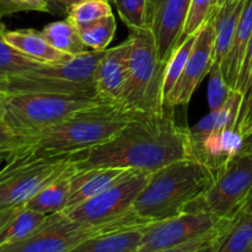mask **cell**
Wrapping results in <instances>:
<instances>
[{"label":"cell","mask_w":252,"mask_h":252,"mask_svg":"<svg viewBox=\"0 0 252 252\" xmlns=\"http://www.w3.org/2000/svg\"><path fill=\"white\" fill-rule=\"evenodd\" d=\"M235 128L239 133L243 134V137L252 128V73L243 91V100H241Z\"/></svg>","instance_id":"obj_33"},{"label":"cell","mask_w":252,"mask_h":252,"mask_svg":"<svg viewBox=\"0 0 252 252\" xmlns=\"http://www.w3.org/2000/svg\"><path fill=\"white\" fill-rule=\"evenodd\" d=\"M21 11H39L51 14L44 0H0V19Z\"/></svg>","instance_id":"obj_32"},{"label":"cell","mask_w":252,"mask_h":252,"mask_svg":"<svg viewBox=\"0 0 252 252\" xmlns=\"http://www.w3.org/2000/svg\"><path fill=\"white\" fill-rule=\"evenodd\" d=\"M116 19L110 15L93 24L78 27L81 39L90 51H106L116 33Z\"/></svg>","instance_id":"obj_27"},{"label":"cell","mask_w":252,"mask_h":252,"mask_svg":"<svg viewBox=\"0 0 252 252\" xmlns=\"http://www.w3.org/2000/svg\"><path fill=\"white\" fill-rule=\"evenodd\" d=\"M191 0H148L147 29L153 32L159 59L166 65L184 29Z\"/></svg>","instance_id":"obj_13"},{"label":"cell","mask_w":252,"mask_h":252,"mask_svg":"<svg viewBox=\"0 0 252 252\" xmlns=\"http://www.w3.org/2000/svg\"><path fill=\"white\" fill-rule=\"evenodd\" d=\"M150 224L134 212L103 224H86L59 213L49 214L32 235L19 243L1 246L0 252H69L88 239Z\"/></svg>","instance_id":"obj_7"},{"label":"cell","mask_w":252,"mask_h":252,"mask_svg":"<svg viewBox=\"0 0 252 252\" xmlns=\"http://www.w3.org/2000/svg\"><path fill=\"white\" fill-rule=\"evenodd\" d=\"M117 7L121 20L129 30L147 29L148 0H111Z\"/></svg>","instance_id":"obj_30"},{"label":"cell","mask_w":252,"mask_h":252,"mask_svg":"<svg viewBox=\"0 0 252 252\" xmlns=\"http://www.w3.org/2000/svg\"><path fill=\"white\" fill-rule=\"evenodd\" d=\"M252 36V0H245L235 34H234L233 43L228 56L221 63V71L225 78L226 83L231 89H235L238 80L239 70H240L241 62L245 54L246 47Z\"/></svg>","instance_id":"obj_19"},{"label":"cell","mask_w":252,"mask_h":252,"mask_svg":"<svg viewBox=\"0 0 252 252\" xmlns=\"http://www.w3.org/2000/svg\"><path fill=\"white\" fill-rule=\"evenodd\" d=\"M42 33L54 48L70 57L90 51L81 39L78 27L68 19L46 25Z\"/></svg>","instance_id":"obj_22"},{"label":"cell","mask_w":252,"mask_h":252,"mask_svg":"<svg viewBox=\"0 0 252 252\" xmlns=\"http://www.w3.org/2000/svg\"><path fill=\"white\" fill-rule=\"evenodd\" d=\"M5 81H6V79H5L4 76H1V75H0V90H1V89H2V86H4Z\"/></svg>","instance_id":"obj_45"},{"label":"cell","mask_w":252,"mask_h":252,"mask_svg":"<svg viewBox=\"0 0 252 252\" xmlns=\"http://www.w3.org/2000/svg\"><path fill=\"white\" fill-rule=\"evenodd\" d=\"M71 157L36 159L20 148L12 150L0 170V208L25 206L73 165Z\"/></svg>","instance_id":"obj_8"},{"label":"cell","mask_w":252,"mask_h":252,"mask_svg":"<svg viewBox=\"0 0 252 252\" xmlns=\"http://www.w3.org/2000/svg\"><path fill=\"white\" fill-rule=\"evenodd\" d=\"M134 252H139V251H138V250H137V251H134Z\"/></svg>","instance_id":"obj_47"},{"label":"cell","mask_w":252,"mask_h":252,"mask_svg":"<svg viewBox=\"0 0 252 252\" xmlns=\"http://www.w3.org/2000/svg\"><path fill=\"white\" fill-rule=\"evenodd\" d=\"M241 153H248L252 154V128L244 135L243 138V147H241Z\"/></svg>","instance_id":"obj_38"},{"label":"cell","mask_w":252,"mask_h":252,"mask_svg":"<svg viewBox=\"0 0 252 252\" xmlns=\"http://www.w3.org/2000/svg\"><path fill=\"white\" fill-rule=\"evenodd\" d=\"M152 172L134 170L98 196L64 211L73 220L86 224H103L122 218L133 211V204L148 184Z\"/></svg>","instance_id":"obj_10"},{"label":"cell","mask_w":252,"mask_h":252,"mask_svg":"<svg viewBox=\"0 0 252 252\" xmlns=\"http://www.w3.org/2000/svg\"><path fill=\"white\" fill-rule=\"evenodd\" d=\"M112 15L110 0H81L66 10V19L76 27L93 24Z\"/></svg>","instance_id":"obj_29"},{"label":"cell","mask_w":252,"mask_h":252,"mask_svg":"<svg viewBox=\"0 0 252 252\" xmlns=\"http://www.w3.org/2000/svg\"><path fill=\"white\" fill-rule=\"evenodd\" d=\"M244 4H245V0H233L221 6H218L214 12L213 64L216 65L221 66V63L230 51Z\"/></svg>","instance_id":"obj_18"},{"label":"cell","mask_w":252,"mask_h":252,"mask_svg":"<svg viewBox=\"0 0 252 252\" xmlns=\"http://www.w3.org/2000/svg\"><path fill=\"white\" fill-rule=\"evenodd\" d=\"M5 31H6V30H5L4 24H2V22H1V19H0V33H4Z\"/></svg>","instance_id":"obj_46"},{"label":"cell","mask_w":252,"mask_h":252,"mask_svg":"<svg viewBox=\"0 0 252 252\" xmlns=\"http://www.w3.org/2000/svg\"><path fill=\"white\" fill-rule=\"evenodd\" d=\"M214 54V26L213 17L203 26L197 34L191 54L187 59L181 78L167 97L165 107L175 108L186 106L198 89L202 81L209 75L213 65Z\"/></svg>","instance_id":"obj_12"},{"label":"cell","mask_w":252,"mask_h":252,"mask_svg":"<svg viewBox=\"0 0 252 252\" xmlns=\"http://www.w3.org/2000/svg\"><path fill=\"white\" fill-rule=\"evenodd\" d=\"M21 143L22 138L12 134L4 123H0V152H12L17 147H20Z\"/></svg>","instance_id":"obj_35"},{"label":"cell","mask_w":252,"mask_h":252,"mask_svg":"<svg viewBox=\"0 0 252 252\" xmlns=\"http://www.w3.org/2000/svg\"><path fill=\"white\" fill-rule=\"evenodd\" d=\"M74 171L75 166L73 164L59 179L32 197L25 207L47 216L65 211L71 193V175Z\"/></svg>","instance_id":"obj_21"},{"label":"cell","mask_w":252,"mask_h":252,"mask_svg":"<svg viewBox=\"0 0 252 252\" xmlns=\"http://www.w3.org/2000/svg\"><path fill=\"white\" fill-rule=\"evenodd\" d=\"M11 152H0V165L2 164V162L6 161L7 157H9V154Z\"/></svg>","instance_id":"obj_43"},{"label":"cell","mask_w":252,"mask_h":252,"mask_svg":"<svg viewBox=\"0 0 252 252\" xmlns=\"http://www.w3.org/2000/svg\"><path fill=\"white\" fill-rule=\"evenodd\" d=\"M47 4L49 5V9H51V14L52 15H62V14H66V10L59 4L57 0H44Z\"/></svg>","instance_id":"obj_39"},{"label":"cell","mask_w":252,"mask_h":252,"mask_svg":"<svg viewBox=\"0 0 252 252\" xmlns=\"http://www.w3.org/2000/svg\"><path fill=\"white\" fill-rule=\"evenodd\" d=\"M243 138L235 127L213 130L203 135L189 134V159L201 162L216 174L240 153Z\"/></svg>","instance_id":"obj_14"},{"label":"cell","mask_w":252,"mask_h":252,"mask_svg":"<svg viewBox=\"0 0 252 252\" xmlns=\"http://www.w3.org/2000/svg\"><path fill=\"white\" fill-rule=\"evenodd\" d=\"M217 4H218V0H191L186 21H185L184 29H182L175 49L180 44L184 43L189 37L197 34L203 29L204 25L213 17L217 10Z\"/></svg>","instance_id":"obj_28"},{"label":"cell","mask_w":252,"mask_h":252,"mask_svg":"<svg viewBox=\"0 0 252 252\" xmlns=\"http://www.w3.org/2000/svg\"><path fill=\"white\" fill-rule=\"evenodd\" d=\"M252 193V154L239 153L214 174L213 184L187 212L204 211L220 219L234 218Z\"/></svg>","instance_id":"obj_9"},{"label":"cell","mask_w":252,"mask_h":252,"mask_svg":"<svg viewBox=\"0 0 252 252\" xmlns=\"http://www.w3.org/2000/svg\"><path fill=\"white\" fill-rule=\"evenodd\" d=\"M243 211H245V212H248V213L252 214V193H251V196L249 197L248 201L245 202V204H244Z\"/></svg>","instance_id":"obj_42"},{"label":"cell","mask_w":252,"mask_h":252,"mask_svg":"<svg viewBox=\"0 0 252 252\" xmlns=\"http://www.w3.org/2000/svg\"><path fill=\"white\" fill-rule=\"evenodd\" d=\"M137 169L125 167H94L76 170L71 175V193L65 211L74 208L94 197L98 196Z\"/></svg>","instance_id":"obj_16"},{"label":"cell","mask_w":252,"mask_h":252,"mask_svg":"<svg viewBox=\"0 0 252 252\" xmlns=\"http://www.w3.org/2000/svg\"><path fill=\"white\" fill-rule=\"evenodd\" d=\"M57 1L59 2V4L62 5V6L64 7L65 10H68L69 6H71V5L76 4V2L81 1V0H57Z\"/></svg>","instance_id":"obj_41"},{"label":"cell","mask_w":252,"mask_h":252,"mask_svg":"<svg viewBox=\"0 0 252 252\" xmlns=\"http://www.w3.org/2000/svg\"><path fill=\"white\" fill-rule=\"evenodd\" d=\"M214 172L193 159H182L152 172L133 204V212L149 223L187 212L211 187Z\"/></svg>","instance_id":"obj_3"},{"label":"cell","mask_w":252,"mask_h":252,"mask_svg":"<svg viewBox=\"0 0 252 252\" xmlns=\"http://www.w3.org/2000/svg\"><path fill=\"white\" fill-rule=\"evenodd\" d=\"M129 54L130 41L127 38L117 47L106 49L96 68V93L107 102L120 105L127 83Z\"/></svg>","instance_id":"obj_15"},{"label":"cell","mask_w":252,"mask_h":252,"mask_svg":"<svg viewBox=\"0 0 252 252\" xmlns=\"http://www.w3.org/2000/svg\"><path fill=\"white\" fill-rule=\"evenodd\" d=\"M2 36L4 33H0V75L5 79L17 78L44 65L7 43Z\"/></svg>","instance_id":"obj_25"},{"label":"cell","mask_w":252,"mask_h":252,"mask_svg":"<svg viewBox=\"0 0 252 252\" xmlns=\"http://www.w3.org/2000/svg\"><path fill=\"white\" fill-rule=\"evenodd\" d=\"M233 219H231V220L229 221V223L226 224V225L224 226V228L221 229V230L219 231V233L217 234V235L214 236L213 239H212V240H209L208 243L204 244L203 246H201V248H199L198 250H196L194 252H216L217 251V248H218L219 241H220V239H221V236H223L224 233H225V231L228 230V228H229V226H230V224H231V221H233Z\"/></svg>","instance_id":"obj_36"},{"label":"cell","mask_w":252,"mask_h":252,"mask_svg":"<svg viewBox=\"0 0 252 252\" xmlns=\"http://www.w3.org/2000/svg\"><path fill=\"white\" fill-rule=\"evenodd\" d=\"M198 34V33H197ZM197 34L189 37L186 41L182 44H180L172 54L170 56L169 61L166 63V68H165L164 74V83H162V97H164V106L166 102L167 97L170 94L172 93L174 88L176 86L177 81L181 78L184 69L186 66L187 59H189V54H191L193 44L197 39Z\"/></svg>","instance_id":"obj_26"},{"label":"cell","mask_w":252,"mask_h":252,"mask_svg":"<svg viewBox=\"0 0 252 252\" xmlns=\"http://www.w3.org/2000/svg\"><path fill=\"white\" fill-rule=\"evenodd\" d=\"M224 219L204 211L184 212L144 226L139 252H158L182 245L213 231Z\"/></svg>","instance_id":"obj_11"},{"label":"cell","mask_w":252,"mask_h":252,"mask_svg":"<svg viewBox=\"0 0 252 252\" xmlns=\"http://www.w3.org/2000/svg\"><path fill=\"white\" fill-rule=\"evenodd\" d=\"M144 226L94 236L69 252H134L142 243Z\"/></svg>","instance_id":"obj_20"},{"label":"cell","mask_w":252,"mask_h":252,"mask_svg":"<svg viewBox=\"0 0 252 252\" xmlns=\"http://www.w3.org/2000/svg\"><path fill=\"white\" fill-rule=\"evenodd\" d=\"M7 94L0 90V123H4L5 117V105H6Z\"/></svg>","instance_id":"obj_40"},{"label":"cell","mask_w":252,"mask_h":252,"mask_svg":"<svg viewBox=\"0 0 252 252\" xmlns=\"http://www.w3.org/2000/svg\"><path fill=\"white\" fill-rule=\"evenodd\" d=\"M128 76L120 105L133 112H160L165 108L162 83L166 65L160 62L149 29L130 30Z\"/></svg>","instance_id":"obj_5"},{"label":"cell","mask_w":252,"mask_h":252,"mask_svg":"<svg viewBox=\"0 0 252 252\" xmlns=\"http://www.w3.org/2000/svg\"><path fill=\"white\" fill-rule=\"evenodd\" d=\"M230 1H233V0H218V4H217V7L221 6V5L226 4V2H230Z\"/></svg>","instance_id":"obj_44"},{"label":"cell","mask_w":252,"mask_h":252,"mask_svg":"<svg viewBox=\"0 0 252 252\" xmlns=\"http://www.w3.org/2000/svg\"><path fill=\"white\" fill-rule=\"evenodd\" d=\"M106 51H89L63 63L44 64L17 78L6 79L1 91L16 94H97L95 71Z\"/></svg>","instance_id":"obj_6"},{"label":"cell","mask_w":252,"mask_h":252,"mask_svg":"<svg viewBox=\"0 0 252 252\" xmlns=\"http://www.w3.org/2000/svg\"><path fill=\"white\" fill-rule=\"evenodd\" d=\"M216 252H252V214L241 209L221 236Z\"/></svg>","instance_id":"obj_24"},{"label":"cell","mask_w":252,"mask_h":252,"mask_svg":"<svg viewBox=\"0 0 252 252\" xmlns=\"http://www.w3.org/2000/svg\"><path fill=\"white\" fill-rule=\"evenodd\" d=\"M135 113L118 103L91 106L38 134L22 138L17 148L36 159L71 157L112 139Z\"/></svg>","instance_id":"obj_2"},{"label":"cell","mask_w":252,"mask_h":252,"mask_svg":"<svg viewBox=\"0 0 252 252\" xmlns=\"http://www.w3.org/2000/svg\"><path fill=\"white\" fill-rule=\"evenodd\" d=\"M22 207L24 206H10L0 208V231H1L2 229H4V226L16 216L17 212H19Z\"/></svg>","instance_id":"obj_37"},{"label":"cell","mask_w":252,"mask_h":252,"mask_svg":"<svg viewBox=\"0 0 252 252\" xmlns=\"http://www.w3.org/2000/svg\"><path fill=\"white\" fill-rule=\"evenodd\" d=\"M233 89L226 83L220 65H212L209 71L208 83V106L211 111H217L223 107L228 101Z\"/></svg>","instance_id":"obj_31"},{"label":"cell","mask_w":252,"mask_h":252,"mask_svg":"<svg viewBox=\"0 0 252 252\" xmlns=\"http://www.w3.org/2000/svg\"><path fill=\"white\" fill-rule=\"evenodd\" d=\"M251 73H252V36L250 41H249L248 47H246L243 62H241L238 80H236V84H235V90H239L240 93H243L246 84H248Z\"/></svg>","instance_id":"obj_34"},{"label":"cell","mask_w":252,"mask_h":252,"mask_svg":"<svg viewBox=\"0 0 252 252\" xmlns=\"http://www.w3.org/2000/svg\"><path fill=\"white\" fill-rule=\"evenodd\" d=\"M103 102L107 101L98 94L7 95L4 125L16 137H32L63 122L78 111Z\"/></svg>","instance_id":"obj_4"},{"label":"cell","mask_w":252,"mask_h":252,"mask_svg":"<svg viewBox=\"0 0 252 252\" xmlns=\"http://www.w3.org/2000/svg\"><path fill=\"white\" fill-rule=\"evenodd\" d=\"M189 159V130L175 118V108L135 113L116 137L71 157L76 170L125 167L154 172Z\"/></svg>","instance_id":"obj_1"},{"label":"cell","mask_w":252,"mask_h":252,"mask_svg":"<svg viewBox=\"0 0 252 252\" xmlns=\"http://www.w3.org/2000/svg\"><path fill=\"white\" fill-rule=\"evenodd\" d=\"M2 37L12 47L43 64L63 63L73 58L54 48L47 41L42 31L33 29L14 30V31H5Z\"/></svg>","instance_id":"obj_17"},{"label":"cell","mask_w":252,"mask_h":252,"mask_svg":"<svg viewBox=\"0 0 252 252\" xmlns=\"http://www.w3.org/2000/svg\"><path fill=\"white\" fill-rule=\"evenodd\" d=\"M47 217V214L39 213L24 206L0 231V248L29 238L44 223Z\"/></svg>","instance_id":"obj_23"}]
</instances>
